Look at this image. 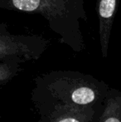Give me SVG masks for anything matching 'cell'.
Masks as SVG:
<instances>
[{"label": "cell", "instance_id": "8992f818", "mask_svg": "<svg viewBox=\"0 0 121 122\" xmlns=\"http://www.w3.org/2000/svg\"><path fill=\"white\" fill-rule=\"evenodd\" d=\"M98 122H121V92L110 88Z\"/></svg>", "mask_w": 121, "mask_h": 122}, {"label": "cell", "instance_id": "277c9868", "mask_svg": "<svg viewBox=\"0 0 121 122\" xmlns=\"http://www.w3.org/2000/svg\"><path fill=\"white\" fill-rule=\"evenodd\" d=\"M103 108L104 106L98 107H55L39 115L37 122H98Z\"/></svg>", "mask_w": 121, "mask_h": 122}, {"label": "cell", "instance_id": "6da1fadb", "mask_svg": "<svg viewBox=\"0 0 121 122\" xmlns=\"http://www.w3.org/2000/svg\"><path fill=\"white\" fill-rule=\"evenodd\" d=\"M110 88L90 74L56 70L34 78L31 101L38 115L60 106L98 107L104 106Z\"/></svg>", "mask_w": 121, "mask_h": 122}, {"label": "cell", "instance_id": "7a4b0ae2", "mask_svg": "<svg viewBox=\"0 0 121 122\" xmlns=\"http://www.w3.org/2000/svg\"><path fill=\"white\" fill-rule=\"evenodd\" d=\"M0 10L40 15L60 43L77 53L86 48L81 26L88 20L85 0H0Z\"/></svg>", "mask_w": 121, "mask_h": 122}, {"label": "cell", "instance_id": "52a82bcc", "mask_svg": "<svg viewBox=\"0 0 121 122\" xmlns=\"http://www.w3.org/2000/svg\"><path fill=\"white\" fill-rule=\"evenodd\" d=\"M23 62L18 60L0 61V87L8 84L23 71Z\"/></svg>", "mask_w": 121, "mask_h": 122}, {"label": "cell", "instance_id": "3957f363", "mask_svg": "<svg viewBox=\"0 0 121 122\" xmlns=\"http://www.w3.org/2000/svg\"><path fill=\"white\" fill-rule=\"evenodd\" d=\"M51 44L38 34L13 33L6 23H0V61L18 60L25 63L39 60Z\"/></svg>", "mask_w": 121, "mask_h": 122}, {"label": "cell", "instance_id": "5b68a950", "mask_svg": "<svg viewBox=\"0 0 121 122\" xmlns=\"http://www.w3.org/2000/svg\"><path fill=\"white\" fill-rule=\"evenodd\" d=\"M120 0H97L96 12L99 21V37L101 56H108L111 30Z\"/></svg>", "mask_w": 121, "mask_h": 122}]
</instances>
